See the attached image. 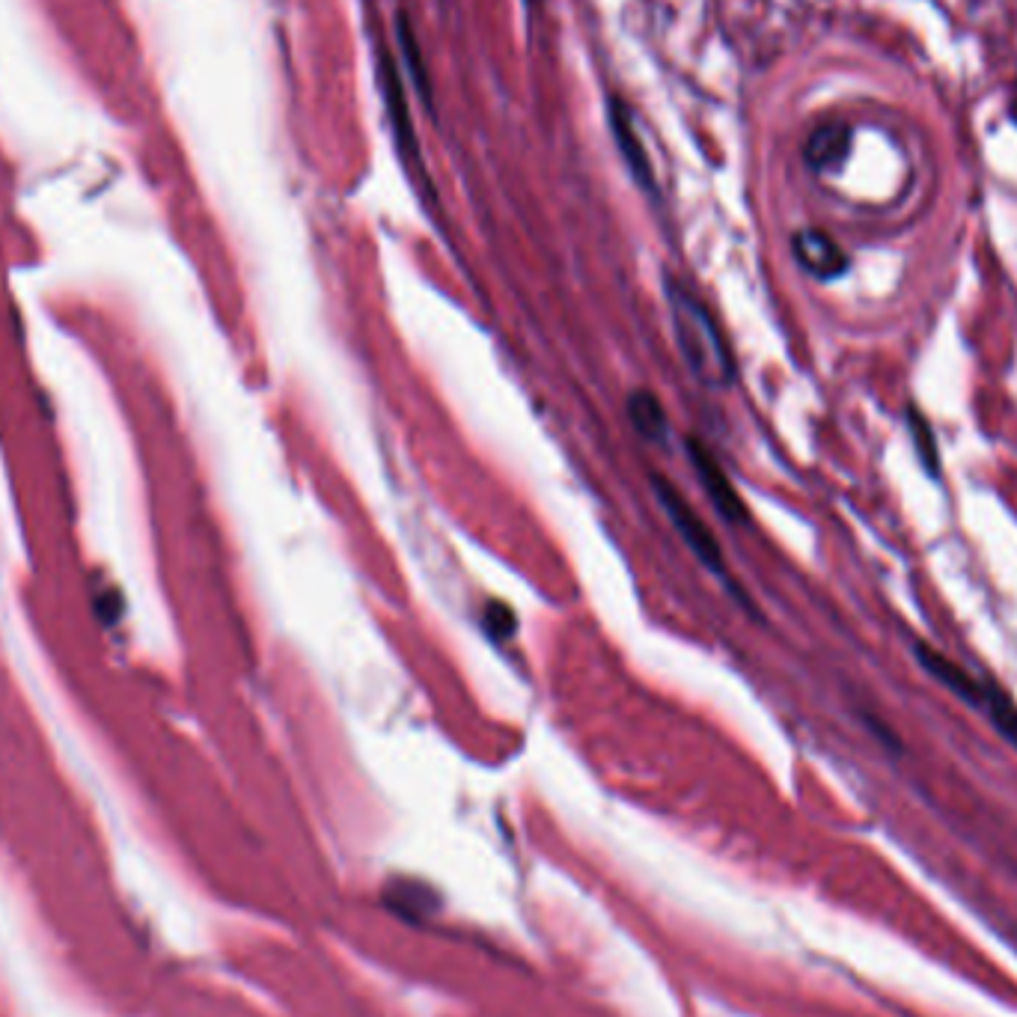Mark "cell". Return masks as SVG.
Listing matches in <instances>:
<instances>
[{
    "label": "cell",
    "instance_id": "7a4b0ae2",
    "mask_svg": "<svg viewBox=\"0 0 1017 1017\" xmlns=\"http://www.w3.org/2000/svg\"><path fill=\"white\" fill-rule=\"evenodd\" d=\"M652 489L658 503H661L663 515L670 518V524L682 536L684 545L691 547L693 557L700 559L702 566L714 572V575H723L726 563H723V554H720L717 538L711 536L709 524L700 518V512L691 506V500L684 497L682 491L675 489L670 480H663V476H652Z\"/></svg>",
    "mask_w": 1017,
    "mask_h": 1017
},
{
    "label": "cell",
    "instance_id": "7c38bea8",
    "mask_svg": "<svg viewBox=\"0 0 1017 1017\" xmlns=\"http://www.w3.org/2000/svg\"><path fill=\"white\" fill-rule=\"evenodd\" d=\"M399 42H402L405 60H408V66H411V75L417 81V87H420L422 98H429V84H426V69H422V57H420V42H417V33L411 30L408 19H399Z\"/></svg>",
    "mask_w": 1017,
    "mask_h": 1017
},
{
    "label": "cell",
    "instance_id": "8fae6325",
    "mask_svg": "<svg viewBox=\"0 0 1017 1017\" xmlns=\"http://www.w3.org/2000/svg\"><path fill=\"white\" fill-rule=\"evenodd\" d=\"M908 426H911L913 443H916V450H920L922 464L937 476V461H941V455H937V443H934V432H931L929 420H925L916 408H911V413H908Z\"/></svg>",
    "mask_w": 1017,
    "mask_h": 1017
},
{
    "label": "cell",
    "instance_id": "277c9868",
    "mask_svg": "<svg viewBox=\"0 0 1017 1017\" xmlns=\"http://www.w3.org/2000/svg\"><path fill=\"white\" fill-rule=\"evenodd\" d=\"M791 253H795L797 265L818 280H836L848 271V253L821 230L795 232Z\"/></svg>",
    "mask_w": 1017,
    "mask_h": 1017
},
{
    "label": "cell",
    "instance_id": "6da1fadb",
    "mask_svg": "<svg viewBox=\"0 0 1017 1017\" xmlns=\"http://www.w3.org/2000/svg\"><path fill=\"white\" fill-rule=\"evenodd\" d=\"M667 304H670L672 334L693 378L714 390H726L735 381V357L714 313L702 304V298H696L693 289L679 280L667 283Z\"/></svg>",
    "mask_w": 1017,
    "mask_h": 1017
},
{
    "label": "cell",
    "instance_id": "8992f818",
    "mask_svg": "<svg viewBox=\"0 0 1017 1017\" xmlns=\"http://www.w3.org/2000/svg\"><path fill=\"white\" fill-rule=\"evenodd\" d=\"M916 661H920L943 688H950L958 700L982 709V702H985V682H979L976 675H969V672L964 670V667H958L952 658H946V654H941L937 649H931V646L925 643L916 646Z\"/></svg>",
    "mask_w": 1017,
    "mask_h": 1017
},
{
    "label": "cell",
    "instance_id": "3957f363",
    "mask_svg": "<svg viewBox=\"0 0 1017 1017\" xmlns=\"http://www.w3.org/2000/svg\"><path fill=\"white\" fill-rule=\"evenodd\" d=\"M688 455H691V464L696 476H700L702 489L709 494V500L714 503L720 515L732 524H741V521H747V506H744V500L732 485L730 473L723 471V464L717 461V455L700 441V438H691L688 441Z\"/></svg>",
    "mask_w": 1017,
    "mask_h": 1017
},
{
    "label": "cell",
    "instance_id": "ba28073f",
    "mask_svg": "<svg viewBox=\"0 0 1017 1017\" xmlns=\"http://www.w3.org/2000/svg\"><path fill=\"white\" fill-rule=\"evenodd\" d=\"M381 75H385V96L387 105H390V123H394L396 144H399L405 158H411L413 155V161H420V158H417V135H413L411 119H408V102H405L402 96V81L396 75L394 63H387L385 60V63H381Z\"/></svg>",
    "mask_w": 1017,
    "mask_h": 1017
},
{
    "label": "cell",
    "instance_id": "5b68a950",
    "mask_svg": "<svg viewBox=\"0 0 1017 1017\" xmlns=\"http://www.w3.org/2000/svg\"><path fill=\"white\" fill-rule=\"evenodd\" d=\"M851 128L839 119H830V123H821L807 137V146H804V158L807 164L816 170V174H830V170H839L845 161H848V155H851Z\"/></svg>",
    "mask_w": 1017,
    "mask_h": 1017
},
{
    "label": "cell",
    "instance_id": "9c48e42d",
    "mask_svg": "<svg viewBox=\"0 0 1017 1017\" xmlns=\"http://www.w3.org/2000/svg\"><path fill=\"white\" fill-rule=\"evenodd\" d=\"M628 420L643 441L661 443L670 432V420H667L661 399L649 390H637L628 396Z\"/></svg>",
    "mask_w": 1017,
    "mask_h": 1017
},
{
    "label": "cell",
    "instance_id": "30bf717a",
    "mask_svg": "<svg viewBox=\"0 0 1017 1017\" xmlns=\"http://www.w3.org/2000/svg\"><path fill=\"white\" fill-rule=\"evenodd\" d=\"M982 711L988 714L999 735L1017 749V705L999 684L985 682V702H982Z\"/></svg>",
    "mask_w": 1017,
    "mask_h": 1017
},
{
    "label": "cell",
    "instance_id": "52a82bcc",
    "mask_svg": "<svg viewBox=\"0 0 1017 1017\" xmlns=\"http://www.w3.org/2000/svg\"><path fill=\"white\" fill-rule=\"evenodd\" d=\"M610 128H614L616 146H619V153H622L633 179L643 185V188H652L654 174L652 164H649V155H646L640 137H637V128H633L631 116H628V111H625L619 102H610Z\"/></svg>",
    "mask_w": 1017,
    "mask_h": 1017
},
{
    "label": "cell",
    "instance_id": "4fadbf2b",
    "mask_svg": "<svg viewBox=\"0 0 1017 1017\" xmlns=\"http://www.w3.org/2000/svg\"><path fill=\"white\" fill-rule=\"evenodd\" d=\"M485 628H489L494 637H500V640L512 637V633H515V614H512V607L503 605V601H491V605L485 607Z\"/></svg>",
    "mask_w": 1017,
    "mask_h": 1017
}]
</instances>
